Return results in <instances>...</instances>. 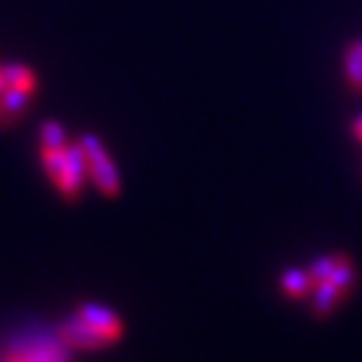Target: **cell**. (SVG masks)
Masks as SVG:
<instances>
[{
	"instance_id": "8",
	"label": "cell",
	"mask_w": 362,
	"mask_h": 362,
	"mask_svg": "<svg viewBox=\"0 0 362 362\" xmlns=\"http://www.w3.org/2000/svg\"><path fill=\"white\" fill-rule=\"evenodd\" d=\"M3 75H5V80H7V87L26 91V94L35 96L37 78H35L33 68L21 66V64H7V66H3Z\"/></svg>"
},
{
	"instance_id": "12",
	"label": "cell",
	"mask_w": 362,
	"mask_h": 362,
	"mask_svg": "<svg viewBox=\"0 0 362 362\" xmlns=\"http://www.w3.org/2000/svg\"><path fill=\"white\" fill-rule=\"evenodd\" d=\"M3 362H66V356H64V351L52 349V346H49V351L47 349H40V351H35L33 356L24 353V356H19V358L7 356Z\"/></svg>"
},
{
	"instance_id": "1",
	"label": "cell",
	"mask_w": 362,
	"mask_h": 362,
	"mask_svg": "<svg viewBox=\"0 0 362 362\" xmlns=\"http://www.w3.org/2000/svg\"><path fill=\"white\" fill-rule=\"evenodd\" d=\"M84 155H87L89 164V178L94 180V185L101 189V194L105 197H117L122 192L119 173L117 166L110 157V152L105 150V145L101 143V138H96L94 134H84L80 136V141Z\"/></svg>"
},
{
	"instance_id": "10",
	"label": "cell",
	"mask_w": 362,
	"mask_h": 362,
	"mask_svg": "<svg viewBox=\"0 0 362 362\" xmlns=\"http://www.w3.org/2000/svg\"><path fill=\"white\" fill-rule=\"evenodd\" d=\"M356 279H358V274H356V267H353V259L349 255H344V252H339V262L327 281L334 283L344 295H349V292L356 288Z\"/></svg>"
},
{
	"instance_id": "3",
	"label": "cell",
	"mask_w": 362,
	"mask_h": 362,
	"mask_svg": "<svg viewBox=\"0 0 362 362\" xmlns=\"http://www.w3.org/2000/svg\"><path fill=\"white\" fill-rule=\"evenodd\" d=\"M61 339L73 346V349H82V351H94V349H101V346L112 344V339L107 337L101 329H96L94 325H89L87 320L75 315V318L66 320L61 325Z\"/></svg>"
},
{
	"instance_id": "9",
	"label": "cell",
	"mask_w": 362,
	"mask_h": 362,
	"mask_svg": "<svg viewBox=\"0 0 362 362\" xmlns=\"http://www.w3.org/2000/svg\"><path fill=\"white\" fill-rule=\"evenodd\" d=\"M315 288V281L311 279L309 272H302V269H288L283 276H281V290L285 292L288 297H306L309 292H313Z\"/></svg>"
},
{
	"instance_id": "4",
	"label": "cell",
	"mask_w": 362,
	"mask_h": 362,
	"mask_svg": "<svg viewBox=\"0 0 362 362\" xmlns=\"http://www.w3.org/2000/svg\"><path fill=\"white\" fill-rule=\"evenodd\" d=\"M78 315L87 320L89 325H94L96 329L105 332L107 337L112 339V341H117V339L122 337V322H119V318L110 309H105V306H101V304H80Z\"/></svg>"
},
{
	"instance_id": "15",
	"label": "cell",
	"mask_w": 362,
	"mask_h": 362,
	"mask_svg": "<svg viewBox=\"0 0 362 362\" xmlns=\"http://www.w3.org/2000/svg\"><path fill=\"white\" fill-rule=\"evenodd\" d=\"M7 89V80H5V75H3V64H0V94Z\"/></svg>"
},
{
	"instance_id": "11",
	"label": "cell",
	"mask_w": 362,
	"mask_h": 362,
	"mask_svg": "<svg viewBox=\"0 0 362 362\" xmlns=\"http://www.w3.org/2000/svg\"><path fill=\"white\" fill-rule=\"evenodd\" d=\"M71 138H68L66 129L59 122L47 119L40 127V148H68Z\"/></svg>"
},
{
	"instance_id": "7",
	"label": "cell",
	"mask_w": 362,
	"mask_h": 362,
	"mask_svg": "<svg viewBox=\"0 0 362 362\" xmlns=\"http://www.w3.org/2000/svg\"><path fill=\"white\" fill-rule=\"evenodd\" d=\"M344 75L349 89L362 94V40L351 42L344 54Z\"/></svg>"
},
{
	"instance_id": "13",
	"label": "cell",
	"mask_w": 362,
	"mask_h": 362,
	"mask_svg": "<svg viewBox=\"0 0 362 362\" xmlns=\"http://www.w3.org/2000/svg\"><path fill=\"white\" fill-rule=\"evenodd\" d=\"M337 262H339V252H337V255H327V257H320V259H315L313 264H311V269H309L311 279H313L315 283H320V281H327V279H329V274L334 272Z\"/></svg>"
},
{
	"instance_id": "2",
	"label": "cell",
	"mask_w": 362,
	"mask_h": 362,
	"mask_svg": "<svg viewBox=\"0 0 362 362\" xmlns=\"http://www.w3.org/2000/svg\"><path fill=\"white\" fill-rule=\"evenodd\" d=\"M40 161L47 178L57 185L66 202H78L84 187V180L68 164L66 148H40Z\"/></svg>"
},
{
	"instance_id": "6",
	"label": "cell",
	"mask_w": 362,
	"mask_h": 362,
	"mask_svg": "<svg viewBox=\"0 0 362 362\" xmlns=\"http://www.w3.org/2000/svg\"><path fill=\"white\" fill-rule=\"evenodd\" d=\"M344 297L346 295L337 288L334 283H329V281L315 283L313 297H311V311H313V315H318V318H325V315H329L337 309V304L341 302Z\"/></svg>"
},
{
	"instance_id": "5",
	"label": "cell",
	"mask_w": 362,
	"mask_h": 362,
	"mask_svg": "<svg viewBox=\"0 0 362 362\" xmlns=\"http://www.w3.org/2000/svg\"><path fill=\"white\" fill-rule=\"evenodd\" d=\"M30 101H33V96L26 94V91L7 87L3 94H0V127L17 124V122L26 115Z\"/></svg>"
},
{
	"instance_id": "14",
	"label": "cell",
	"mask_w": 362,
	"mask_h": 362,
	"mask_svg": "<svg viewBox=\"0 0 362 362\" xmlns=\"http://www.w3.org/2000/svg\"><path fill=\"white\" fill-rule=\"evenodd\" d=\"M353 136L362 143V117H358L356 122H353Z\"/></svg>"
}]
</instances>
